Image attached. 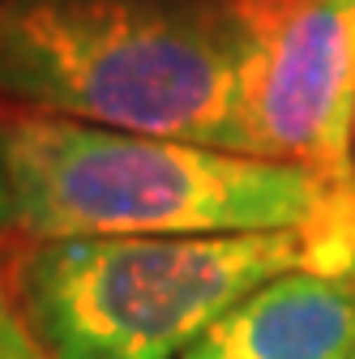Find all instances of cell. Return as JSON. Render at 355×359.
I'll return each instance as SVG.
<instances>
[{
  "instance_id": "obj_1",
  "label": "cell",
  "mask_w": 355,
  "mask_h": 359,
  "mask_svg": "<svg viewBox=\"0 0 355 359\" xmlns=\"http://www.w3.org/2000/svg\"><path fill=\"white\" fill-rule=\"evenodd\" d=\"M0 99L244 154L227 0H0Z\"/></svg>"
},
{
  "instance_id": "obj_9",
  "label": "cell",
  "mask_w": 355,
  "mask_h": 359,
  "mask_svg": "<svg viewBox=\"0 0 355 359\" xmlns=\"http://www.w3.org/2000/svg\"><path fill=\"white\" fill-rule=\"evenodd\" d=\"M351 171H355V137H351Z\"/></svg>"
},
{
  "instance_id": "obj_8",
  "label": "cell",
  "mask_w": 355,
  "mask_h": 359,
  "mask_svg": "<svg viewBox=\"0 0 355 359\" xmlns=\"http://www.w3.org/2000/svg\"><path fill=\"white\" fill-rule=\"evenodd\" d=\"M18 236V205H13V184H9V163H5V124H0V248Z\"/></svg>"
},
{
  "instance_id": "obj_4",
  "label": "cell",
  "mask_w": 355,
  "mask_h": 359,
  "mask_svg": "<svg viewBox=\"0 0 355 359\" xmlns=\"http://www.w3.org/2000/svg\"><path fill=\"white\" fill-rule=\"evenodd\" d=\"M240 39L244 154L355 193V0H227Z\"/></svg>"
},
{
  "instance_id": "obj_6",
  "label": "cell",
  "mask_w": 355,
  "mask_h": 359,
  "mask_svg": "<svg viewBox=\"0 0 355 359\" xmlns=\"http://www.w3.org/2000/svg\"><path fill=\"white\" fill-rule=\"evenodd\" d=\"M0 359H56L48 342L34 334L30 317L22 312L5 269H0Z\"/></svg>"
},
{
  "instance_id": "obj_3",
  "label": "cell",
  "mask_w": 355,
  "mask_h": 359,
  "mask_svg": "<svg viewBox=\"0 0 355 359\" xmlns=\"http://www.w3.org/2000/svg\"><path fill=\"white\" fill-rule=\"evenodd\" d=\"M304 257V231L86 236L26 240L0 269L56 359H185L223 312Z\"/></svg>"
},
{
  "instance_id": "obj_2",
  "label": "cell",
  "mask_w": 355,
  "mask_h": 359,
  "mask_svg": "<svg viewBox=\"0 0 355 359\" xmlns=\"http://www.w3.org/2000/svg\"><path fill=\"white\" fill-rule=\"evenodd\" d=\"M0 124L18 236L26 240L308 231L338 201L308 167L223 146L22 107Z\"/></svg>"
},
{
  "instance_id": "obj_5",
  "label": "cell",
  "mask_w": 355,
  "mask_h": 359,
  "mask_svg": "<svg viewBox=\"0 0 355 359\" xmlns=\"http://www.w3.org/2000/svg\"><path fill=\"white\" fill-rule=\"evenodd\" d=\"M185 359H355V283L287 269L223 312Z\"/></svg>"
},
{
  "instance_id": "obj_7",
  "label": "cell",
  "mask_w": 355,
  "mask_h": 359,
  "mask_svg": "<svg viewBox=\"0 0 355 359\" xmlns=\"http://www.w3.org/2000/svg\"><path fill=\"white\" fill-rule=\"evenodd\" d=\"M326 261H330V269L338 278L355 283V210L334 222V231L326 240Z\"/></svg>"
}]
</instances>
